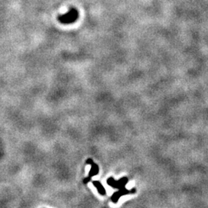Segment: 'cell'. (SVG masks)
I'll return each mask as SVG.
<instances>
[{
	"label": "cell",
	"instance_id": "cell-1",
	"mask_svg": "<svg viewBox=\"0 0 208 208\" xmlns=\"http://www.w3.org/2000/svg\"><path fill=\"white\" fill-rule=\"evenodd\" d=\"M77 18H78V12L76 9H70L69 12H67L66 13L59 16V20L62 23L68 24V23H72L76 20Z\"/></svg>",
	"mask_w": 208,
	"mask_h": 208
}]
</instances>
